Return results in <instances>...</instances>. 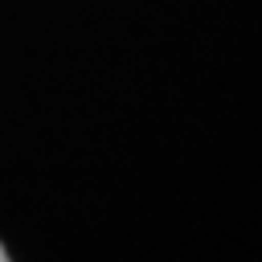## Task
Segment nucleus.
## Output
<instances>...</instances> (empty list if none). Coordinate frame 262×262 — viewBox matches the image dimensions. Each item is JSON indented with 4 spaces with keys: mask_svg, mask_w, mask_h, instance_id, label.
I'll return each mask as SVG.
<instances>
[{
    "mask_svg": "<svg viewBox=\"0 0 262 262\" xmlns=\"http://www.w3.org/2000/svg\"><path fill=\"white\" fill-rule=\"evenodd\" d=\"M0 262H10V259H7V252H4V245H0Z\"/></svg>",
    "mask_w": 262,
    "mask_h": 262,
    "instance_id": "nucleus-1",
    "label": "nucleus"
}]
</instances>
